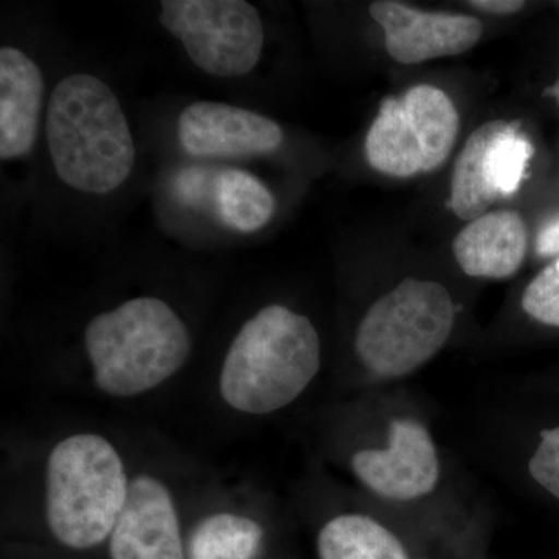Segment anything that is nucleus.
<instances>
[{"instance_id": "nucleus-23", "label": "nucleus", "mask_w": 559, "mask_h": 559, "mask_svg": "<svg viewBox=\"0 0 559 559\" xmlns=\"http://www.w3.org/2000/svg\"><path fill=\"white\" fill-rule=\"evenodd\" d=\"M544 97L554 98L555 102H557V105L559 106V75L557 81H555L551 86L546 87V91H544Z\"/></svg>"}, {"instance_id": "nucleus-20", "label": "nucleus", "mask_w": 559, "mask_h": 559, "mask_svg": "<svg viewBox=\"0 0 559 559\" xmlns=\"http://www.w3.org/2000/svg\"><path fill=\"white\" fill-rule=\"evenodd\" d=\"M216 179L210 178V171L202 167H189L175 179V194L183 205L201 207L207 202L210 193L215 194Z\"/></svg>"}, {"instance_id": "nucleus-14", "label": "nucleus", "mask_w": 559, "mask_h": 559, "mask_svg": "<svg viewBox=\"0 0 559 559\" xmlns=\"http://www.w3.org/2000/svg\"><path fill=\"white\" fill-rule=\"evenodd\" d=\"M528 249V231L514 210L488 212L469 221L452 250L469 277L503 280L516 274Z\"/></svg>"}, {"instance_id": "nucleus-17", "label": "nucleus", "mask_w": 559, "mask_h": 559, "mask_svg": "<svg viewBox=\"0 0 559 559\" xmlns=\"http://www.w3.org/2000/svg\"><path fill=\"white\" fill-rule=\"evenodd\" d=\"M216 212L219 219L240 234H253L270 223L275 212L274 194L255 176L229 168L216 176Z\"/></svg>"}, {"instance_id": "nucleus-6", "label": "nucleus", "mask_w": 559, "mask_h": 559, "mask_svg": "<svg viewBox=\"0 0 559 559\" xmlns=\"http://www.w3.org/2000/svg\"><path fill=\"white\" fill-rule=\"evenodd\" d=\"M459 130V110L450 95L417 84L401 97L382 100L367 132V162L393 178L437 170L451 156Z\"/></svg>"}, {"instance_id": "nucleus-12", "label": "nucleus", "mask_w": 559, "mask_h": 559, "mask_svg": "<svg viewBox=\"0 0 559 559\" xmlns=\"http://www.w3.org/2000/svg\"><path fill=\"white\" fill-rule=\"evenodd\" d=\"M108 540L110 559H187L167 485L150 474L131 479L127 506Z\"/></svg>"}, {"instance_id": "nucleus-4", "label": "nucleus", "mask_w": 559, "mask_h": 559, "mask_svg": "<svg viewBox=\"0 0 559 559\" xmlns=\"http://www.w3.org/2000/svg\"><path fill=\"white\" fill-rule=\"evenodd\" d=\"M120 452L98 433H73L51 448L46 465V520L51 535L73 550L109 539L130 496Z\"/></svg>"}, {"instance_id": "nucleus-2", "label": "nucleus", "mask_w": 559, "mask_h": 559, "mask_svg": "<svg viewBox=\"0 0 559 559\" xmlns=\"http://www.w3.org/2000/svg\"><path fill=\"white\" fill-rule=\"evenodd\" d=\"M320 369V337L311 320L267 305L231 341L219 373L230 409L267 415L294 403Z\"/></svg>"}, {"instance_id": "nucleus-10", "label": "nucleus", "mask_w": 559, "mask_h": 559, "mask_svg": "<svg viewBox=\"0 0 559 559\" xmlns=\"http://www.w3.org/2000/svg\"><path fill=\"white\" fill-rule=\"evenodd\" d=\"M369 11L384 31L385 50L400 64L465 53L484 33L477 17L414 9L395 0H378Z\"/></svg>"}, {"instance_id": "nucleus-13", "label": "nucleus", "mask_w": 559, "mask_h": 559, "mask_svg": "<svg viewBox=\"0 0 559 559\" xmlns=\"http://www.w3.org/2000/svg\"><path fill=\"white\" fill-rule=\"evenodd\" d=\"M44 79L31 57L3 46L0 49V157L27 156L38 138L43 114Z\"/></svg>"}, {"instance_id": "nucleus-3", "label": "nucleus", "mask_w": 559, "mask_h": 559, "mask_svg": "<svg viewBox=\"0 0 559 559\" xmlns=\"http://www.w3.org/2000/svg\"><path fill=\"white\" fill-rule=\"evenodd\" d=\"M84 347L95 388L131 399L171 380L190 359L193 341L167 301L138 297L92 318Z\"/></svg>"}, {"instance_id": "nucleus-7", "label": "nucleus", "mask_w": 559, "mask_h": 559, "mask_svg": "<svg viewBox=\"0 0 559 559\" xmlns=\"http://www.w3.org/2000/svg\"><path fill=\"white\" fill-rule=\"evenodd\" d=\"M160 7V24L210 75L237 79L259 64L264 28L259 11L249 2L165 0Z\"/></svg>"}, {"instance_id": "nucleus-15", "label": "nucleus", "mask_w": 559, "mask_h": 559, "mask_svg": "<svg viewBox=\"0 0 559 559\" xmlns=\"http://www.w3.org/2000/svg\"><path fill=\"white\" fill-rule=\"evenodd\" d=\"M320 559H411L389 528L364 514H341L326 522L318 536Z\"/></svg>"}, {"instance_id": "nucleus-16", "label": "nucleus", "mask_w": 559, "mask_h": 559, "mask_svg": "<svg viewBox=\"0 0 559 559\" xmlns=\"http://www.w3.org/2000/svg\"><path fill=\"white\" fill-rule=\"evenodd\" d=\"M263 538V527L252 518L218 511L191 530L187 559H255Z\"/></svg>"}, {"instance_id": "nucleus-9", "label": "nucleus", "mask_w": 559, "mask_h": 559, "mask_svg": "<svg viewBox=\"0 0 559 559\" xmlns=\"http://www.w3.org/2000/svg\"><path fill=\"white\" fill-rule=\"evenodd\" d=\"M388 448L362 450L352 457V469L370 491L389 500H415L433 491L440 462L428 429L419 421L390 423Z\"/></svg>"}, {"instance_id": "nucleus-11", "label": "nucleus", "mask_w": 559, "mask_h": 559, "mask_svg": "<svg viewBox=\"0 0 559 559\" xmlns=\"http://www.w3.org/2000/svg\"><path fill=\"white\" fill-rule=\"evenodd\" d=\"M180 146L194 157H240L272 153L283 131L270 117L216 102L191 103L178 121Z\"/></svg>"}, {"instance_id": "nucleus-5", "label": "nucleus", "mask_w": 559, "mask_h": 559, "mask_svg": "<svg viewBox=\"0 0 559 559\" xmlns=\"http://www.w3.org/2000/svg\"><path fill=\"white\" fill-rule=\"evenodd\" d=\"M455 305L443 285L406 278L371 305L356 333V355L371 374L406 377L450 340Z\"/></svg>"}, {"instance_id": "nucleus-8", "label": "nucleus", "mask_w": 559, "mask_h": 559, "mask_svg": "<svg viewBox=\"0 0 559 559\" xmlns=\"http://www.w3.org/2000/svg\"><path fill=\"white\" fill-rule=\"evenodd\" d=\"M532 142L518 121L491 120L477 128L460 151L451 180L450 207L460 219L473 221L489 205L520 190L532 160Z\"/></svg>"}, {"instance_id": "nucleus-19", "label": "nucleus", "mask_w": 559, "mask_h": 559, "mask_svg": "<svg viewBox=\"0 0 559 559\" xmlns=\"http://www.w3.org/2000/svg\"><path fill=\"white\" fill-rule=\"evenodd\" d=\"M528 469L540 487L559 499V426L540 432L539 447L530 459Z\"/></svg>"}, {"instance_id": "nucleus-21", "label": "nucleus", "mask_w": 559, "mask_h": 559, "mask_svg": "<svg viewBox=\"0 0 559 559\" xmlns=\"http://www.w3.org/2000/svg\"><path fill=\"white\" fill-rule=\"evenodd\" d=\"M536 252L544 257L559 253V216L549 221L539 230L538 238H536Z\"/></svg>"}, {"instance_id": "nucleus-18", "label": "nucleus", "mask_w": 559, "mask_h": 559, "mask_svg": "<svg viewBox=\"0 0 559 559\" xmlns=\"http://www.w3.org/2000/svg\"><path fill=\"white\" fill-rule=\"evenodd\" d=\"M522 308L536 322L559 329V259L532 280L522 296Z\"/></svg>"}, {"instance_id": "nucleus-22", "label": "nucleus", "mask_w": 559, "mask_h": 559, "mask_svg": "<svg viewBox=\"0 0 559 559\" xmlns=\"http://www.w3.org/2000/svg\"><path fill=\"white\" fill-rule=\"evenodd\" d=\"M468 5L489 14H513L524 9L525 2H521V0H471Z\"/></svg>"}, {"instance_id": "nucleus-1", "label": "nucleus", "mask_w": 559, "mask_h": 559, "mask_svg": "<svg viewBox=\"0 0 559 559\" xmlns=\"http://www.w3.org/2000/svg\"><path fill=\"white\" fill-rule=\"evenodd\" d=\"M46 138L62 182L106 194L130 178L135 164L131 128L119 98L94 75L73 73L57 84L47 108Z\"/></svg>"}]
</instances>
